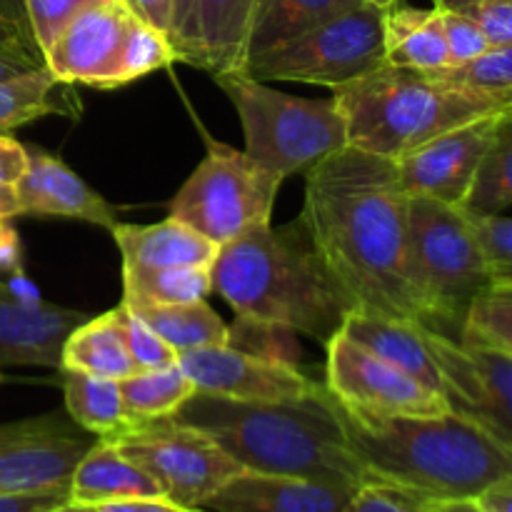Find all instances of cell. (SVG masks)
<instances>
[{
    "instance_id": "obj_1",
    "label": "cell",
    "mask_w": 512,
    "mask_h": 512,
    "mask_svg": "<svg viewBox=\"0 0 512 512\" xmlns=\"http://www.w3.org/2000/svg\"><path fill=\"white\" fill-rule=\"evenodd\" d=\"M300 223L355 310L423 325L408 278V203L395 163L343 148L305 170Z\"/></svg>"
},
{
    "instance_id": "obj_2",
    "label": "cell",
    "mask_w": 512,
    "mask_h": 512,
    "mask_svg": "<svg viewBox=\"0 0 512 512\" xmlns=\"http://www.w3.org/2000/svg\"><path fill=\"white\" fill-rule=\"evenodd\" d=\"M330 393V390H328ZM350 450L370 480L428 500L475 498L512 475V448L465 415H383L345 405L330 393Z\"/></svg>"
},
{
    "instance_id": "obj_3",
    "label": "cell",
    "mask_w": 512,
    "mask_h": 512,
    "mask_svg": "<svg viewBox=\"0 0 512 512\" xmlns=\"http://www.w3.org/2000/svg\"><path fill=\"white\" fill-rule=\"evenodd\" d=\"M208 435L243 470L358 488L368 473L350 450L325 383L283 403H240L195 390L170 415Z\"/></svg>"
},
{
    "instance_id": "obj_4",
    "label": "cell",
    "mask_w": 512,
    "mask_h": 512,
    "mask_svg": "<svg viewBox=\"0 0 512 512\" xmlns=\"http://www.w3.org/2000/svg\"><path fill=\"white\" fill-rule=\"evenodd\" d=\"M213 290L253 323L280 325L328 345L353 310L300 223L258 225L218 250Z\"/></svg>"
},
{
    "instance_id": "obj_5",
    "label": "cell",
    "mask_w": 512,
    "mask_h": 512,
    "mask_svg": "<svg viewBox=\"0 0 512 512\" xmlns=\"http://www.w3.org/2000/svg\"><path fill=\"white\" fill-rule=\"evenodd\" d=\"M350 148L398 160L473 120L512 110V100L445 83L428 70L383 63L333 88Z\"/></svg>"
},
{
    "instance_id": "obj_6",
    "label": "cell",
    "mask_w": 512,
    "mask_h": 512,
    "mask_svg": "<svg viewBox=\"0 0 512 512\" xmlns=\"http://www.w3.org/2000/svg\"><path fill=\"white\" fill-rule=\"evenodd\" d=\"M213 80L238 110L243 153L275 178L303 175L328 155L348 148L335 98H298L245 73L213 75Z\"/></svg>"
},
{
    "instance_id": "obj_7",
    "label": "cell",
    "mask_w": 512,
    "mask_h": 512,
    "mask_svg": "<svg viewBox=\"0 0 512 512\" xmlns=\"http://www.w3.org/2000/svg\"><path fill=\"white\" fill-rule=\"evenodd\" d=\"M408 278L423 328L460 333L465 310L493 278L458 205L410 195Z\"/></svg>"
},
{
    "instance_id": "obj_8",
    "label": "cell",
    "mask_w": 512,
    "mask_h": 512,
    "mask_svg": "<svg viewBox=\"0 0 512 512\" xmlns=\"http://www.w3.org/2000/svg\"><path fill=\"white\" fill-rule=\"evenodd\" d=\"M208 143V155L170 203V215L218 248L258 225L273 223L283 180L255 165L243 150Z\"/></svg>"
},
{
    "instance_id": "obj_9",
    "label": "cell",
    "mask_w": 512,
    "mask_h": 512,
    "mask_svg": "<svg viewBox=\"0 0 512 512\" xmlns=\"http://www.w3.org/2000/svg\"><path fill=\"white\" fill-rule=\"evenodd\" d=\"M383 23L385 10L363 3L248 60L243 73L263 83L285 80L333 90L385 63Z\"/></svg>"
},
{
    "instance_id": "obj_10",
    "label": "cell",
    "mask_w": 512,
    "mask_h": 512,
    "mask_svg": "<svg viewBox=\"0 0 512 512\" xmlns=\"http://www.w3.org/2000/svg\"><path fill=\"white\" fill-rule=\"evenodd\" d=\"M108 440L155 480L165 500L185 510L203 508L205 500L243 473L208 435L173 418L130 423Z\"/></svg>"
},
{
    "instance_id": "obj_11",
    "label": "cell",
    "mask_w": 512,
    "mask_h": 512,
    "mask_svg": "<svg viewBox=\"0 0 512 512\" xmlns=\"http://www.w3.org/2000/svg\"><path fill=\"white\" fill-rule=\"evenodd\" d=\"M423 335L445 380L450 408L512 448V353L460 345L430 328Z\"/></svg>"
},
{
    "instance_id": "obj_12",
    "label": "cell",
    "mask_w": 512,
    "mask_h": 512,
    "mask_svg": "<svg viewBox=\"0 0 512 512\" xmlns=\"http://www.w3.org/2000/svg\"><path fill=\"white\" fill-rule=\"evenodd\" d=\"M325 360V388L345 405L383 415H443L448 400L368 353L343 333L333 335Z\"/></svg>"
},
{
    "instance_id": "obj_13",
    "label": "cell",
    "mask_w": 512,
    "mask_h": 512,
    "mask_svg": "<svg viewBox=\"0 0 512 512\" xmlns=\"http://www.w3.org/2000/svg\"><path fill=\"white\" fill-rule=\"evenodd\" d=\"M93 445L73 420L60 415L0 425V493H45L68 488L75 463Z\"/></svg>"
},
{
    "instance_id": "obj_14",
    "label": "cell",
    "mask_w": 512,
    "mask_h": 512,
    "mask_svg": "<svg viewBox=\"0 0 512 512\" xmlns=\"http://www.w3.org/2000/svg\"><path fill=\"white\" fill-rule=\"evenodd\" d=\"M198 393L240 403H283L300 400L315 390V380L283 360L250 355L230 345L188 350L175 355Z\"/></svg>"
},
{
    "instance_id": "obj_15",
    "label": "cell",
    "mask_w": 512,
    "mask_h": 512,
    "mask_svg": "<svg viewBox=\"0 0 512 512\" xmlns=\"http://www.w3.org/2000/svg\"><path fill=\"white\" fill-rule=\"evenodd\" d=\"M510 113L505 110L460 125L393 160L400 188L408 195H423L445 205H463L485 150Z\"/></svg>"
},
{
    "instance_id": "obj_16",
    "label": "cell",
    "mask_w": 512,
    "mask_h": 512,
    "mask_svg": "<svg viewBox=\"0 0 512 512\" xmlns=\"http://www.w3.org/2000/svg\"><path fill=\"white\" fill-rule=\"evenodd\" d=\"M130 18L118 0L80 10L43 53L45 65L65 85L113 90Z\"/></svg>"
},
{
    "instance_id": "obj_17",
    "label": "cell",
    "mask_w": 512,
    "mask_h": 512,
    "mask_svg": "<svg viewBox=\"0 0 512 512\" xmlns=\"http://www.w3.org/2000/svg\"><path fill=\"white\" fill-rule=\"evenodd\" d=\"M85 318L80 310L25 298L0 283V365L60 368L65 338Z\"/></svg>"
},
{
    "instance_id": "obj_18",
    "label": "cell",
    "mask_w": 512,
    "mask_h": 512,
    "mask_svg": "<svg viewBox=\"0 0 512 512\" xmlns=\"http://www.w3.org/2000/svg\"><path fill=\"white\" fill-rule=\"evenodd\" d=\"M20 215H53L85 220L113 230L118 225L115 208L95 193L63 160L40 148H28V168L13 185Z\"/></svg>"
},
{
    "instance_id": "obj_19",
    "label": "cell",
    "mask_w": 512,
    "mask_h": 512,
    "mask_svg": "<svg viewBox=\"0 0 512 512\" xmlns=\"http://www.w3.org/2000/svg\"><path fill=\"white\" fill-rule=\"evenodd\" d=\"M353 485L293 475L243 473L223 485L200 510L210 512H345Z\"/></svg>"
},
{
    "instance_id": "obj_20",
    "label": "cell",
    "mask_w": 512,
    "mask_h": 512,
    "mask_svg": "<svg viewBox=\"0 0 512 512\" xmlns=\"http://www.w3.org/2000/svg\"><path fill=\"white\" fill-rule=\"evenodd\" d=\"M255 3L258 0H195L175 60L210 75L243 73Z\"/></svg>"
},
{
    "instance_id": "obj_21",
    "label": "cell",
    "mask_w": 512,
    "mask_h": 512,
    "mask_svg": "<svg viewBox=\"0 0 512 512\" xmlns=\"http://www.w3.org/2000/svg\"><path fill=\"white\" fill-rule=\"evenodd\" d=\"M340 333L368 353L378 355L380 360L393 368L403 370L413 380H418L430 393L448 400L445 380L430 355L425 343L423 325L408 323V320H393L385 315L365 313V310H350L343 320Z\"/></svg>"
},
{
    "instance_id": "obj_22",
    "label": "cell",
    "mask_w": 512,
    "mask_h": 512,
    "mask_svg": "<svg viewBox=\"0 0 512 512\" xmlns=\"http://www.w3.org/2000/svg\"><path fill=\"white\" fill-rule=\"evenodd\" d=\"M128 498H163V493L155 480L125 458L108 438H95L70 475L68 503L95 508Z\"/></svg>"
},
{
    "instance_id": "obj_23",
    "label": "cell",
    "mask_w": 512,
    "mask_h": 512,
    "mask_svg": "<svg viewBox=\"0 0 512 512\" xmlns=\"http://www.w3.org/2000/svg\"><path fill=\"white\" fill-rule=\"evenodd\" d=\"M110 233L123 258V268H173V265L210 268L220 250L218 245L175 218L153 225L118 223Z\"/></svg>"
},
{
    "instance_id": "obj_24",
    "label": "cell",
    "mask_w": 512,
    "mask_h": 512,
    "mask_svg": "<svg viewBox=\"0 0 512 512\" xmlns=\"http://www.w3.org/2000/svg\"><path fill=\"white\" fill-rule=\"evenodd\" d=\"M60 370H75L115 383L138 373L120 333L118 310L85 318L70 330L60 350Z\"/></svg>"
},
{
    "instance_id": "obj_25",
    "label": "cell",
    "mask_w": 512,
    "mask_h": 512,
    "mask_svg": "<svg viewBox=\"0 0 512 512\" xmlns=\"http://www.w3.org/2000/svg\"><path fill=\"white\" fill-rule=\"evenodd\" d=\"M363 3L365 0H258L245 43V63Z\"/></svg>"
},
{
    "instance_id": "obj_26",
    "label": "cell",
    "mask_w": 512,
    "mask_h": 512,
    "mask_svg": "<svg viewBox=\"0 0 512 512\" xmlns=\"http://www.w3.org/2000/svg\"><path fill=\"white\" fill-rule=\"evenodd\" d=\"M385 63L413 70H438L450 65L443 20L438 8H398L385 13Z\"/></svg>"
},
{
    "instance_id": "obj_27",
    "label": "cell",
    "mask_w": 512,
    "mask_h": 512,
    "mask_svg": "<svg viewBox=\"0 0 512 512\" xmlns=\"http://www.w3.org/2000/svg\"><path fill=\"white\" fill-rule=\"evenodd\" d=\"M128 308V305H125ZM175 355L188 350L228 345V325L205 300L180 305H143L130 308Z\"/></svg>"
},
{
    "instance_id": "obj_28",
    "label": "cell",
    "mask_w": 512,
    "mask_h": 512,
    "mask_svg": "<svg viewBox=\"0 0 512 512\" xmlns=\"http://www.w3.org/2000/svg\"><path fill=\"white\" fill-rule=\"evenodd\" d=\"M213 293L210 268L173 265V268H123V300L128 308L143 305H180L205 300Z\"/></svg>"
},
{
    "instance_id": "obj_29",
    "label": "cell",
    "mask_w": 512,
    "mask_h": 512,
    "mask_svg": "<svg viewBox=\"0 0 512 512\" xmlns=\"http://www.w3.org/2000/svg\"><path fill=\"white\" fill-rule=\"evenodd\" d=\"M118 385L128 425L170 418L195 393V385L190 383V378L183 373L178 363L138 370V373L120 380Z\"/></svg>"
},
{
    "instance_id": "obj_30",
    "label": "cell",
    "mask_w": 512,
    "mask_h": 512,
    "mask_svg": "<svg viewBox=\"0 0 512 512\" xmlns=\"http://www.w3.org/2000/svg\"><path fill=\"white\" fill-rule=\"evenodd\" d=\"M63 395L68 418L85 433L110 438L128 425L120 385L115 380L63 370Z\"/></svg>"
},
{
    "instance_id": "obj_31",
    "label": "cell",
    "mask_w": 512,
    "mask_h": 512,
    "mask_svg": "<svg viewBox=\"0 0 512 512\" xmlns=\"http://www.w3.org/2000/svg\"><path fill=\"white\" fill-rule=\"evenodd\" d=\"M60 83L48 65L0 80V135H8L50 113H68L60 103Z\"/></svg>"
},
{
    "instance_id": "obj_32",
    "label": "cell",
    "mask_w": 512,
    "mask_h": 512,
    "mask_svg": "<svg viewBox=\"0 0 512 512\" xmlns=\"http://www.w3.org/2000/svg\"><path fill=\"white\" fill-rule=\"evenodd\" d=\"M512 205V113L500 123L498 135L485 150L473 185L460 208L475 213H508Z\"/></svg>"
},
{
    "instance_id": "obj_33",
    "label": "cell",
    "mask_w": 512,
    "mask_h": 512,
    "mask_svg": "<svg viewBox=\"0 0 512 512\" xmlns=\"http://www.w3.org/2000/svg\"><path fill=\"white\" fill-rule=\"evenodd\" d=\"M458 343L512 353V280L485 285L465 310Z\"/></svg>"
},
{
    "instance_id": "obj_34",
    "label": "cell",
    "mask_w": 512,
    "mask_h": 512,
    "mask_svg": "<svg viewBox=\"0 0 512 512\" xmlns=\"http://www.w3.org/2000/svg\"><path fill=\"white\" fill-rule=\"evenodd\" d=\"M428 73L445 83L475 90V93L512 100V45L488 48L478 58H470L465 63H450L445 68L428 70Z\"/></svg>"
},
{
    "instance_id": "obj_35",
    "label": "cell",
    "mask_w": 512,
    "mask_h": 512,
    "mask_svg": "<svg viewBox=\"0 0 512 512\" xmlns=\"http://www.w3.org/2000/svg\"><path fill=\"white\" fill-rule=\"evenodd\" d=\"M170 63H175V48L168 35L140 23L138 18H130L118 70H115V88L145 78L160 68H168Z\"/></svg>"
},
{
    "instance_id": "obj_36",
    "label": "cell",
    "mask_w": 512,
    "mask_h": 512,
    "mask_svg": "<svg viewBox=\"0 0 512 512\" xmlns=\"http://www.w3.org/2000/svg\"><path fill=\"white\" fill-rule=\"evenodd\" d=\"M460 208V205H458ZM470 235L493 280H512V220L505 213H475L460 208Z\"/></svg>"
},
{
    "instance_id": "obj_37",
    "label": "cell",
    "mask_w": 512,
    "mask_h": 512,
    "mask_svg": "<svg viewBox=\"0 0 512 512\" xmlns=\"http://www.w3.org/2000/svg\"><path fill=\"white\" fill-rule=\"evenodd\" d=\"M105 3V0H23L25 18H28L30 33L40 53L50 48L60 30L90 5Z\"/></svg>"
},
{
    "instance_id": "obj_38",
    "label": "cell",
    "mask_w": 512,
    "mask_h": 512,
    "mask_svg": "<svg viewBox=\"0 0 512 512\" xmlns=\"http://www.w3.org/2000/svg\"><path fill=\"white\" fill-rule=\"evenodd\" d=\"M118 323L120 333H123L125 348H128L130 358H133L135 370H150L160 368V365L175 363V353L133 313L125 308L123 303L118 305Z\"/></svg>"
},
{
    "instance_id": "obj_39",
    "label": "cell",
    "mask_w": 512,
    "mask_h": 512,
    "mask_svg": "<svg viewBox=\"0 0 512 512\" xmlns=\"http://www.w3.org/2000/svg\"><path fill=\"white\" fill-rule=\"evenodd\" d=\"M345 512H430V503L398 485L365 480L353 490Z\"/></svg>"
},
{
    "instance_id": "obj_40",
    "label": "cell",
    "mask_w": 512,
    "mask_h": 512,
    "mask_svg": "<svg viewBox=\"0 0 512 512\" xmlns=\"http://www.w3.org/2000/svg\"><path fill=\"white\" fill-rule=\"evenodd\" d=\"M440 20H443L450 63H465V60L478 58L480 53H485L490 48L485 35L480 33L478 25L468 15L455 13V10H440Z\"/></svg>"
},
{
    "instance_id": "obj_41",
    "label": "cell",
    "mask_w": 512,
    "mask_h": 512,
    "mask_svg": "<svg viewBox=\"0 0 512 512\" xmlns=\"http://www.w3.org/2000/svg\"><path fill=\"white\" fill-rule=\"evenodd\" d=\"M458 13L468 15L478 25L490 48L512 45V0H480Z\"/></svg>"
},
{
    "instance_id": "obj_42",
    "label": "cell",
    "mask_w": 512,
    "mask_h": 512,
    "mask_svg": "<svg viewBox=\"0 0 512 512\" xmlns=\"http://www.w3.org/2000/svg\"><path fill=\"white\" fill-rule=\"evenodd\" d=\"M125 10H128L133 18H138L140 23L150 25V28L160 30L163 35H168L170 43L175 38V20H173V0H118Z\"/></svg>"
},
{
    "instance_id": "obj_43",
    "label": "cell",
    "mask_w": 512,
    "mask_h": 512,
    "mask_svg": "<svg viewBox=\"0 0 512 512\" xmlns=\"http://www.w3.org/2000/svg\"><path fill=\"white\" fill-rule=\"evenodd\" d=\"M68 503V488L45 493H0V512H50Z\"/></svg>"
},
{
    "instance_id": "obj_44",
    "label": "cell",
    "mask_w": 512,
    "mask_h": 512,
    "mask_svg": "<svg viewBox=\"0 0 512 512\" xmlns=\"http://www.w3.org/2000/svg\"><path fill=\"white\" fill-rule=\"evenodd\" d=\"M28 168V148L10 135H0V185L13 188Z\"/></svg>"
},
{
    "instance_id": "obj_45",
    "label": "cell",
    "mask_w": 512,
    "mask_h": 512,
    "mask_svg": "<svg viewBox=\"0 0 512 512\" xmlns=\"http://www.w3.org/2000/svg\"><path fill=\"white\" fill-rule=\"evenodd\" d=\"M0 50H8V53H28V55H40L43 53L35 45L33 33L23 25L15 23L13 18L5 15V10L0 8Z\"/></svg>"
},
{
    "instance_id": "obj_46",
    "label": "cell",
    "mask_w": 512,
    "mask_h": 512,
    "mask_svg": "<svg viewBox=\"0 0 512 512\" xmlns=\"http://www.w3.org/2000/svg\"><path fill=\"white\" fill-rule=\"evenodd\" d=\"M98 512H188L180 505L170 503L165 498H128L115 500V503L95 505Z\"/></svg>"
},
{
    "instance_id": "obj_47",
    "label": "cell",
    "mask_w": 512,
    "mask_h": 512,
    "mask_svg": "<svg viewBox=\"0 0 512 512\" xmlns=\"http://www.w3.org/2000/svg\"><path fill=\"white\" fill-rule=\"evenodd\" d=\"M480 508L488 512H512V475L495 480V483L485 485L478 495H475Z\"/></svg>"
},
{
    "instance_id": "obj_48",
    "label": "cell",
    "mask_w": 512,
    "mask_h": 512,
    "mask_svg": "<svg viewBox=\"0 0 512 512\" xmlns=\"http://www.w3.org/2000/svg\"><path fill=\"white\" fill-rule=\"evenodd\" d=\"M20 270V243L18 233L8 225V220H0V273Z\"/></svg>"
},
{
    "instance_id": "obj_49",
    "label": "cell",
    "mask_w": 512,
    "mask_h": 512,
    "mask_svg": "<svg viewBox=\"0 0 512 512\" xmlns=\"http://www.w3.org/2000/svg\"><path fill=\"white\" fill-rule=\"evenodd\" d=\"M45 65V60L40 55H28V53H8V50H0V80L10 78V75L25 73V70H33Z\"/></svg>"
},
{
    "instance_id": "obj_50",
    "label": "cell",
    "mask_w": 512,
    "mask_h": 512,
    "mask_svg": "<svg viewBox=\"0 0 512 512\" xmlns=\"http://www.w3.org/2000/svg\"><path fill=\"white\" fill-rule=\"evenodd\" d=\"M430 512H488L480 508L475 498H450V500H428Z\"/></svg>"
},
{
    "instance_id": "obj_51",
    "label": "cell",
    "mask_w": 512,
    "mask_h": 512,
    "mask_svg": "<svg viewBox=\"0 0 512 512\" xmlns=\"http://www.w3.org/2000/svg\"><path fill=\"white\" fill-rule=\"evenodd\" d=\"M175 10H173V20H175V38H173V48H178L180 38H183L185 28H188V20L190 13H193V5L195 0H173Z\"/></svg>"
},
{
    "instance_id": "obj_52",
    "label": "cell",
    "mask_w": 512,
    "mask_h": 512,
    "mask_svg": "<svg viewBox=\"0 0 512 512\" xmlns=\"http://www.w3.org/2000/svg\"><path fill=\"white\" fill-rule=\"evenodd\" d=\"M20 215L15 190L10 185H0V220H13Z\"/></svg>"
},
{
    "instance_id": "obj_53",
    "label": "cell",
    "mask_w": 512,
    "mask_h": 512,
    "mask_svg": "<svg viewBox=\"0 0 512 512\" xmlns=\"http://www.w3.org/2000/svg\"><path fill=\"white\" fill-rule=\"evenodd\" d=\"M0 8L5 10V15H8V18H13L15 23L23 25V28L30 30L28 18H25V5H23V0H0Z\"/></svg>"
},
{
    "instance_id": "obj_54",
    "label": "cell",
    "mask_w": 512,
    "mask_h": 512,
    "mask_svg": "<svg viewBox=\"0 0 512 512\" xmlns=\"http://www.w3.org/2000/svg\"><path fill=\"white\" fill-rule=\"evenodd\" d=\"M475 3H480V0H435L433 8H438V10H455V13H458V10L468 8V5H475Z\"/></svg>"
},
{
    "instance_id": "obj_55",
    "label": "cell",
    "mask_w": 512,
    "mask_h": 512,
    "mask_svg": "<svg viewBox=\"0 0 512 512\" xmlns=\"http://www.w3.org/2000/svg\"><path fill=\"white\" fill-rule=\"evenodd\" d=\"M50 512H98L95 508H88V505H73V503H65L60 508L50 510Z\"/></svg>"
},
{
    "instance_id": "obj_56",
    "label": "cell",
    "mask_w": 512,
    "mask_h": 512,
    "mask_svg": "<svg viewBox=\"0 0 512 512\" xmlns=\"http://www.w3.org/2000/svg\"><path fill=\"white\" fill-rule=\"evenodd\" d=\"M365 3L375 5V8H380V10H385V13H388V10L398 8V5H400V0H365Z\"/></svg>"
},
{
    "instance_id": "obj_57",
    "label": "cell",
    "mask_w": 512,
    "mask_h": 512,
    "mask_svg": "<svg viewBox=\"0 0 512 512\" xmlns=\"http://www.w3.org/2000/svg\"><path fill=\"white\" fill-rule=\"evenodd\" d=\"M188 512H210V510H200V508H195V510H188Z\"/></svg>"
}]
</instances>
